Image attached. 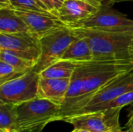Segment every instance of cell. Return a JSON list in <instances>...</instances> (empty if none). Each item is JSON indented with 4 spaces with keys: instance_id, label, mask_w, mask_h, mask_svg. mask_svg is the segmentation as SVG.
Segmentation results:
<instances>
[{
    "instance_id": "obj_1",
    "label": "cell",
    "mask_w": 133,
    "mask_h": 132,
    "mask_svg": "<svg viewBox=\"0 0 133 132\" xmlns=\"http://www.w3.org/2000/svg\"><path fill=\"white\" fill-rule=\"evenodd\" d=\"M71 28L78 37L88 41L94 61L131 62L129 46L133 32H107L83 27Z\"/></svg>"
},
{
    "instance_id": "obj_2",
    "label": "cell",
    "mask_w": 133,
    "mask_h": 132,
    "mask_svg": "<svg viewBox=\"0 0 133 132\" xmlns=\"http://www.w3.org/2000/svg\"><path fill=\"white\" fill-rule=\"evenodd\" d=\"M132 68V62L94 61L88 62L83 94L60 117L59 121L65 117L73 115L84 108L101 88L117 76L129 72Z\"/></svg>"
},
{
    "instance_id": "obj_3",
    "label": "cell",
    "mask_w": 133,
    "mask_h": 132,
    "mask_svg": "<svg viewBox=\"0 0 133 132\" xmlns=\"http://www.w3.org/2000/svg\"><path fill=\"white\" fill-rule=\"evenodd\" d=\"M60 111V105L39 96L16 105L18 130L42 132L50 122L58 121Z\"/></svg>"
},
{
    "instance_id": "obj_4",
    "label": "cell",
    "mask_w": 133,
    "mask_h": 132,
    "mask_svg": "<svg viewBox=\"0 0 133 132\" xmlns=\"http://www.w3.org/2000/svg\"><path fill=\"white\" fill-rule=\"evenodd\" d=\"M74 30L63 25L40 39L41 54L33 70L40 74L52 64L62 59L69 46L77 39Z\"/></svg>"
},
{
    "instance_id": "obj_5",
    "label": "cell",
    "mask_w": 133,
    "mask_h": 132,
    "mask_svg": "<svg viewBox=\"0 0 133 132\" xmlns=\"http://www.w3.org/2000/svg\"><path fill=\"white\" fill-rule=\"evenodd\" d=\"M122 108L75 114L62 118L61 121L72 124L75 129H84L91 132L114 131L119 128V117Z\"/></svg>"
},
{
    "instance_id": "obj_6",
    "label": "cell",
    "mask_w": 133,
    "mask_h": 132,
    "mask_svg": "<svg viewBox=\"0 0 133 132\" xmlns=\"http://www.w3.org/2000/svg\"><path fill=\"white\" fill-rule=\"evenodd\" d=\"M41 76L33 69L23 75L0 85V102L19 105L38 96Z\"/></svg>"
},
{
    "instance_id": "obj_7",
    "label": "cell",
    "mask_w": 133,
    "mask_h": 132,
    "mask_svg": "<svg viewBox=\"0 0 133 132\" xmlns=\"http://www.w3.org/2000/svg\"><path fill=\"white\" fill-rule=\"evenodd\" d=\"M72 27L107 32H133V20L113 8L102 4L94 15Z\"/></svg>"
},
{
    "instance_id": "obj_8",
    "label": "cell",
    "mask_w": 133,
    "mask_h": 132,
    "mask_svg": "<svg viewBox=\"0 0 133 132\" xmlns=\"http://www.w3.org/2000/svg\"><path fill=\"white\" fill-rule=\"evenodd\" d=\"M0 49L10 51L35 65L41 54L40 40L29 32L0 33Z\"/></svg>"
},
{
    "instance_id": "obj_9",
    "label": "cell",
    "mask_w": 133,
    "mask_h": 132,
    "mask_svg": "<svg viewBox=\"0 0 133 132\" xmlns=\"http://www.w3.org/2000/svg\"><path fill=\"white\" fill-rule=\"evenodd\" d=\"M13 10L23 19L28 27L29 32L39 40L50 32L65 25L57 16L52 14Z\"/></svg>"
},
{
    "instance_id": "obj_10",
    "label": "cell",
    "mask_w": 133,
    "mask_h": 132,
    "mask_svg": "<svg viewBox=\"0 0 133 132\" xmlns=\"http://www.w3.org/2000/svg\"><path fill=\"white\" fill-rule=\"evenodd\" d=\"M131 90H133V74L128 72L117 76L101 88L85 107L108 103Z\"/></svg>"
},
{
    "instance_id": "obj_11",
    "label": "cell",
    "mask_w": 133,
    "mask_h": 132,
    "mask_svg": "<svg viewBox=\"0 0 133 132\" xmlns=\"http://www.w3.org/2000/svg\"><path fill=\"white\" fill-rule=\"evenodd\" d=\"M98 8L83 0H65L58 12V18L72 27L94 15Z\"/></svg>"
},
{
    "instance_id": "obj_12",
    "label": "cell",
    "mask_w": 133,
    "mask_h": 132,
    "mask_svg": "<svg viewBox=\"0 0 133 132\" xmlns=\"http://www.w3.org/2000/svg\"><path fill=\"white\" fill-rule=\"evenodd\" d=\"M71 78L48 79L41 78L38 86V96L62 105L69 87Z\"/></svg>"
},
{
    "instance_id": "obj_13",
    "label": "cell",
    "mask_w": 133,
    "mask_h": 132,
    "mask_svg": "<svg viewBox=\"0 0 133 132\" xmlns=\"http://www.w3.org/2000/svg\"><path fill=\"white\" fill-rule=\"evenodd\" d=\"M61 60H68L77 63L94 61L93 53L88 41L78 37L66 49Z\"/></svg>"
},
{
    "instance_id": "obj_14",
    "label": "cell",
    "mask_w": 133,
    "mask_h": 132,
    "mask_svg": "<svg viewBox=\"0 0 133 132\" xmlns=\"http://www.w3.org/2000/svg\"><path fill=\"white\" fill-rule=\"evenodd\" d=\"M21 32H29L23 19L12 9L0 8V33Z\"/></svg>"
},
{
    "instance_id": "obj_15",
    "label": "cell",
    "mask_w": 133,
    "mask_h": 132,
    "mask_svg": "<svg viewBox=\"0 0 133 132\" xmlns=\"http://www.w3.org/2000/svg\"><path fill=\"white\" fill-rule=\"evenodd\" d=\"M79 64L68 60H59L42 71L40 73V76L41 78L48 79L71 78Z\"/></svg>"
},
{
    "instance_id": "obj_16",
    "label": "cell",
    "mask_w": 133,
    "mask_h": 132,
    "mask_svg": "<svg viewBox=\"0 0 133 132\" xmlns=\"http://www.w3.org/2000/svg\"><path fill=\"white\" fill-rule=\"evenodd\" d=\"M19 131L16 122V105L0 102V132Z\"/></svg>"
},
{
    "instance_id": "obj_17",
    "label": "cell",
    "mask_w": 133,
    "mask_h": 132,
    "mask_svg": "<svg viewBox=\"0 0 133 132\" xmlns=\"http://www.w3.org/2000/svg\"><path fill=\"white\" fill-rule=\"evenodd\" d=\"M132 103H133V90L129 91L108 103L84 107L83 109L80 110L75 114H85V113H90V112H94V111L105 110L112 109V108H118V107L123 108L124 107L132 104ZM75 114H73V115H75Z\"/></svg>"
},
{
    "instance_id": "obj_18",
    "label": "cell",
    "mask_w": 133,
    "mask_h": 132,
    "mask_svg": "<svg viewBox=\"0 0 133 132\" xmlns=\"http://www.w3.org/2000/svg\"><path fill=\"white\" fill-rule=\"evenodd\" d=\"M0 61L12 65L16 70L23 72H27L35 66L34 62L5 49H0Z\"/></svg>"
},
{
    "instance_id": "obj_19",
    "label": "cell",
    "mask_w": 133,
    "mask_h": 132,
    "mask_svg": "<svg viewBox=\"0 0 133 132\" xmlns=\"http://www.w3.org/2000/svg\"><path fill=\"white\" fill-rule=\"evenodd\" d=\"M9 1H10L11 5L9 7H7V8H10V9H16V10L38 12H42V13L52 14L46 11L45 9H44L35 0H9Z\"/></svg>"
},
{
    "instance_id": "obj_20",
    "label": "cell",
    "mask_w": 133,
    "mask_h": 132,
    "mask_svg": "<svg viewBox=\"0 0 133 132\" xmlns=\"http://www.w3.org/2000/svg\"><path fill=\"white\" fill-rule=\"evenodd\" d=\"M26 73V72H19L12 65L0 61V85L17 79Z\"/></svg>"
},
{
    "instance_id": "obj_21",
    "label": "cell",
    "mask_w": 133,
    "mask_h": 132,
    "mask_svg": "<svg viewBox=\"0 0 133 132\" xmlns=\"http://www.w3.org/2000/svg\"><path fill=\"white\" fill-rule=\"evenodd\" d=\"M49 2L51 4L52 9H53V13L55 16L58 17V12L59 9L61 8L62 5L65 2V0H49Z\"/></svg>"
},
{
    "instance_id": "obj_22",
    "label": "cell",
    "mask_w": 133,
    "mask_h": 132,
    "mask_svg": "<svg viewBox=\"0 0 133 132\" xmlns=\"http://www.w3.org/2000/svg\"><path fill=\"white\" fill-rule=\"evenodd\" d=\"M44 9H45L46 11H48V12H51V13H52L53 15H54V13H53V9H52V6H51V2H49V0H35Z\"/></svg>"
},
{
    "instance_id": "obj_23",
    "label": "cell",
    "mask_w": 133,
    "mask_h": 132,
    "mask_svg": "<svg viewBox=\"0 0 133 132\" xmlns=\"http://www.w3.org/2000/svg\"><path fill=\"white\" fill-rule=\"evenodd\" d=\"M133 128V107L129 110V113L128 114V121L125 125V128Z\"/></svg>"
},
{
    "instance_id": "obj_24",
    "label": "cell",
    "mask_w": 133,
    "mask_h": 132,
    "mask_svg": "<svg viewBox=\"0 0 133 132\" xmlns=\"http://www.w3.org/2000/svg\"><path fill=\"white\" fill-rule=\"evenodd\" d=\"M83 1H86V2H90V4L94 5V6L99 8L101 5H102V2H101V0H83Z\"/></svg>"
},
{
    "instance_id": "obj_25",
    "label": "cell",
    "mask_w": 133,
    "mask_h": 132,
    "mask_svg": "<svg viewBox=\"0 0 133 132\" xmlns=\"http://www.w3.org/2000/svg\"><path fill=\"white\" fill-rule=\"evenodd\" d=\"M9 0H0V8H7L10 6Z\"/></svg>"
},
{
    "instance_id": "obj_26",
    "label": "cell",
    "mask_w": 133,
    "mask_h": 132,
    "mask_svg": "<svg viewBox=\"0 0 133 132\" xmlns=\"http://www.w3.org/2000/svg\"><path fill=\"white\" fill-rule=\"evenodd\" d=\"M129 56H130V61L133 63V38L129 46Z\"/></svg>"
},
{
    "instance_id": "obj_27",
    "label": "cell",
    "mask_w": 133,
    "mask_h": 132,
    "mask_svg": "<svg viewBox=\"0 0 133 132\" xmlns=\"http://www.w3.org/2000/svg\"><path fill=\"white\" fill-rule=\"evenodd\" d=\"M114 132H133V128H126V129H123L122 128H119L116 130H115Z\"/></svg>"
},
{
    "instance_id": "obj_28",
    "label": "cell",
    "mask_w": 133,
    "mask_h": 132,
    "mask_svg": "<svg viewBox=\"0 0 133 132\" xmlns=\"http://www.w3.org/2000/svg\"><path fill=\"white\" fill-rule=\"evenodd\" d=\"M76 130H77V132H91L87 130H84V129H76Z\"/></svg>"
},
{
    "instance_id": "obj_29",
    "label": "cell",
    "mask_w": 133,
    "mask_h": 132,
    "mask_svg": "<svg viewBox=\"0 0 133 132\" xmlns=\"http://www.w3.org/2000/svg\"><path fill=\"white\" fill-rule=\"evenodd\" d=\"M129 72H130V73H132V74H133V68H132V69H131V70L129 71Z\"/></svg>"
},
{
    "instance_id": "obj_30",
    "label": "cell",
    "mask_w": 133,
    "mask_h": 132,
    "mask_svg": "<svg viewBox=\"0 0 133 132\" xmlns=\"http://www.w3.org/2000/svg\"><path fill=\"white\" fill-rule=\"evenodd\" d=\"M71 132H77V130H76V129H75V128H74V130H73V131H71Z\"/></svg>"
},
{
    "instance_id": "obj_31",
    "label": "cell",
    "mask_w": 133,
    "mask_h": 132,
    "mask_svg": "<svg viewBox=\"0 0 133 132\" xmlns=\"http://www.w3.org/2000/svg\"><path fill=\"white\" fill-rule=\"evenodd\" d=\"M10 132H23V131H10Z\"/></svg>"
},
{
    "instance_id": "obj_32",
    "label": "cell",
    "mask_w": 133,
    "mask_h": 132,
    "mask_svg": "<svg viewBox=\"0 0 133 132\" xmlns=\"http://www.w3.org/2000/svg\"><path fill=\"white\" fill-rule=\"evenodd\" d=\"M112 1H117V0H112ZM132 1H133V0H132Z\"/></svg>"
},
{
    "instance_id": "obj_33",
    "label": "cell",
    "mask_w": 133,
    "mask_h": 132,
    "mask_svg": "<svg viewBox=\"0 0 133 132\" xmlns=\"http://www.w3.org/2000/svg\"><path fill=\"white\" fill-rule=\"evenodd\" d=\"M108 132H114V131H108Z\"/></svg>"
}]
</instances>
